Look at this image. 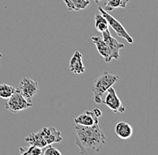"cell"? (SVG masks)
<instances>
[{
    "mask_svg": "<svg viewBox=\"0 0 158 155\" xmlns=\"http://www.w3.org/2000/svg\"><path fill=\"white\" fill-rule=\"evenodd\" d=\"M76 145L80 149L81 155L99 153L106 142L105 136L99 124L91 126L77 125Z\"/></svg>",
    "mask_w": 158,
    "mask_h": 155,
    "instance_id": "1",
    "label": "cell"
},
{
    "mask_svg": "<svg viewBox=\"0 0 158 155\" xmlns=\"http://www.w3.org/2000/svg\"><path fill=\"white\" fill-rule=\"evenodd\" d=\"M25 142L30 145H36L40 148L48 145H52L54 143H60L63 138L61 136L60 131L57 130L55 127H43L37 133L30 134L25 137Z\"/></svg>",
    "mask_w": 158,
    "mask_h": 155,
    "instance_id": "2",
    "label": "cell"
},
{
    "mask_svg": "<svg viewBox=\"0 0 158 155\" xmlns=\"http://www.w3.org/2000/svg\"><path fill=\"white\" fill-rule=\"evenodd\" d=\"M118 80H119L118 75H112V74L109 73L108 71H104L95 80V82L92 87V92L94 93V102L97 104L102 103V96L106 92V91L109 88L111 87L114 84H116Z\"/></svg>",
    "mask_w": 158,
    "mask_h": 155,
    "instance_id": "3",
    "label": "cell"
},
{
    "mask_svg": "<svg viewBox=\"0 0 158 155\" xmlns=\"http://www.w3.org/2000/svg\"><path fill=\"white\" fill-rule=\"evenodd\" d=\"M32 106V102L28 101L20 93L17 89H15V92L12 94L11 97L8 98V100L6 103V108L12 113H17L21 110L29 108Z\"/></svg>",
    "mask_w": 158,
    "mask_h": 155,
    "instance_id": "4",
    "label": "cell"
},
{
    "mask_svg": "<svg viewBox=\"0 0 158 155\" xmlns=\"http://www.w3.org/2000/svg\"><path fill=\"white\" fill-rule=\"evenodd\" d=\"M98 11L100 12V14H101L105 19L107 20V22H108L109 23V26H110V27L113 29V31L117 33L118 36L126 39L129 44H132V43H133V39H132V37L129 35V33H128V31L125 30V28L122 26V24L118 22V20L115 19L112 15H110V14H109V12L105 11V10L103 9L102 7H101V6H98Z\"/></svg>",
    "mask_w": 158,
    "mask_h": 155,
    "instance_id": "5",
    "label": "cell"
},
{
    "mask_svg": "<svg viewBox=\"0 0 158 155\" xmlns=\"http://www.w3.org/2000/svg\"><path fill=\"white\" fill-rule=\"evenodd\" d=\"M17 90L28 101H31V99L37 94L39 91V84L37 82L30 78L23 77L20 81Z\"/></svg>",
    "mask_w": 158,
    "mask_h": 155,
    "instance_id": "6",
    "label": "cell"
},
{
    "mask_svg": "<svg viewBox=\"0 0 158 155\" xmlns=\"http://www.w3.org/2000/svg\"><path fill=\"white\" fill-rule=\"evenodd\" d=\"M107 95L105 100L102 101L110 109H111L114 113H123L126 110V108L122 104V101L117 95L116 91L111 87H110L106 91Z\"/></svg>",
    "mask_w": 158,
    "mask_h": 155,
    "instance_id": "7",
    "label": "cell"
},
{
    "mask_svg": "<svg viewBox=\"0 0 158 155\" xmlns=\"http://www.w3.org/2000/svg\"><path fill=\"white\" fill-rule=\"evenodd\" d=\"M102 33V39L105 41V43L108 45L109 49L110 50L111 59H118L119 57V49L124 48V44L119 43L117 39L113 38L110 35L109 29Z\"/></svg>",
    "mask_w": 158,
    "mask_h": 155,
    "instance_id": "8",
    "label": "cell"
},
{
    "mask_svg": "<svg viewBox=\"0 0 158 155\" xmlns=\"http://www.w3.org/2000/svg\"><path fill=\"white\" fill-rule=\"evenodd\" d=\"M75 123L77 125H81V126H94V125L99 124V117L95 116L93 110L92 111L86 110L75 118Z\"/></svg>",
    "mask_w": 158,
    "mask_h": 155,
    "instance_id": "9",
    "label": "cell"
},
{
    "mask_svg": "<svg viewBox=\"0 0 158 155\" xmlns=\"http://www.w3.org/2000/svg\"><path fill=\"white\" fill-rule=\"evenodd\" d=\"M82 53L79 51H75L74 55L70 59L69 62V69L72 73L76 75H80L85 73V67L83 63L82 60Z\"/></svg>",
    "mask_w": 158,
    "mask_h": 155,
    "instance_id": "10",
    "label": "cell"
},
{
    "mask_svg": "<svg viewBox=\"0 0 158 155\" xmlns=\"http://www.w3.org/2000/svg\"><path fill=\"white\" fill-rule=\"evenodd\" d=\"M93 42L95 44L96 49L98 50L99 54L104 58V61L106 63L110 62L111 60V55H110V50L109 49L108 45L105 43V41L103 40L102 38H101L100 36H93L92 37Z\"/></svg>",
    "mask_w": 158,
    "mask_h": 155,
    "instance_id": "11",
    "label": "cell"
},
{
    "mask_svg": "<svg viewBox=\"0 0 158 155\" xmlns=\"http://www.w3.org/2000/svg\"><path fill=\"white\" fill-rule=\"evenodd\" d=\"M115 134L120 139H123V140L128 139L133 135L132 126L127 122H118L115 126Z\"/></svg>",
    "mask_w": 158,
    "mask_h": 155,
    "instance_id": "12",
    "label": "cell"
},
{
    "mask_svg": "<svg viewBox=\"0 0 158 155\" xmlns=\"http://www.w3.org/2000/svg\"><path fill=\"white\" fill-rule=\"evenodd\" d=\"M69 11H79L85 9L89 5V0H63Z\"/></svg>",
    "mask_w": 158,
    "mask_h": 155,
    "instance_id": "13",
    "label": "cell"
},
{
    "mask_svg": "<svg viewBox=\"0 0 158 155\" xmlns=\"http://www.w3.org/2000/svg\"><path fill=\"white\" fill-rule=\"evenodd\" d=\"M129 0H107L104 4V10L110 12L115 8H125Z\"/></svg>",
    "mask_w": 158,
    "mask_h": 155,
    "instance_id": "14",
    "label": "cell"
},
{
    "mask_svg": "<svg viewBox=\"0 0 158 155\" xmlns=\"http://www.w3.org/2000/svg\"><path fill=\"white\" fill-rule=\"evenodd\" d=\"M94 27L99 32H103L106 30L109 29V23L107 20L105 19L101 14H94Z\"/></svg>",
    "mask_w": 158,
    "mask_h": 155,
    "instance_id": "15",
    "label": "cell"
},
{
    "mask_svg": "<svg viewBox=\"0 0 158 155\" xmlns=\"http://www.w3.org/2000/svg\"><path fill=\"white\" fill-rule=\"evenodd\" d=\"M21 154L23 155H41L42 148L31 145L30 147H21L19 149Z\"/></svg>",
    "mask_w": 158,
    "mask_h": 155,
    "instance_id": "16",
    "label": "cell"
},
{
    "mask_svg": "<svg viewBox=\"0 0 158 155\" xmlns=\"http://www.w3.org/2000/svg\"><path fill=\"white\" fill-rule=\"evenodd\" d=\"M15 92V88L12 85L2 84H0V98L8 99L12 96V94Z\"/></svg>",
    "mask_w": 158,
    "mask_h": 155,
    "instance_id": "17",
    "label": "cell"
},
{
    "mask_svg": "<svg viewBox=\"0 0 158 155\" xmlns=\"http://www.w3.org/2000/svg\"><path fill=\"white\" fill-rule=\"evenodd\" d=\"M41 155H61V152L57 148L53 147L51 145H48L42 148Z\"/></svg>",
    "mask_w": 158,
    "mask_h": 155,
    "instance_id": "18",
    "label": "cell"
},
{
    "mask_svg": "<svg viewBox=\"0 0 158 155\" xmlns=\"http://www.w3.org/2000/svg\"><path fill=\"white\" fill-rule=\"evenodd\" d=\"M94 112V114H95V116H97V117H100V116H102V111L99 109V108H94V110H93Z\"/></svg>",
    "mask_w": 158,
    "mask_h": 155,
    "instance_id": "19",
    "label": "cell"
},
{
    "mask_svg": "<svg viewBox=\"0 0 158 155\" xmlns=\"http://www.w3.org/2000/svg\"><path fill=\"white\" fill-rule=\"evenodd\" d=\"M94 2H95L96 4H98V3L100 2V1H101V0H94Z\"/></svg>",
    "mask_w": 158,
    "mask_h": 155,
    "instance_id": "20",
    "label": "cell"
},
{
    "mask_svg": "<svg viewBox=\"0 0 158 155\" xmlns=\"http://www.w3.org/2000/svg\"><path fill=\"white\" fill-rule=\"evenodd\" d=\"M2 57H3V55H2V53H1V52H0V59H1V58H2Z\"/></svg>",
    "mask_w": 158,
    "mask_h": 155,
    "instance_id": "21",
    "label": "cell"
}]
</instances>
